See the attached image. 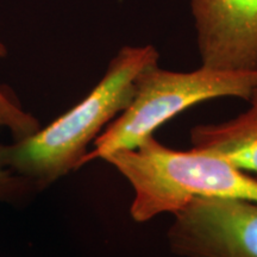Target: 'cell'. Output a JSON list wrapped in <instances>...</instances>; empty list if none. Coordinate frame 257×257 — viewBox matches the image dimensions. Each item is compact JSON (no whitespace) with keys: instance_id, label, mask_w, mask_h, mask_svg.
I'll use <instances>...</instances> for the list:
<instances>
[{"instance_id":"cell-1","label":"cell","mask_w":257,"mask_h":257,"mask_svg":"<svg viewBox=\"0 0 257 257\" xmlns=\"http://www.w3.org/2000/svg\"><path fill=\"white\" fill-rule=\"evenodd\" d=\"M157 63L153 46L121 48L81 101L30 136L0 144L3 163L38 192L79 169L88 147L133 101L141 73Z\"/></svg>"},{"instance_id":"cell-2","label":"cell","mask_w":257,"mask_h":257,"mask_svg":"<svg viewBox=\"0 0 257 257\" xmlns=\"http://www.w3.org/2000/svg\"><path fill=\"white\" fill-rule=\"evenodd\" d=\"M102 161L114 167L133 187L130 214L137 223L174 214L197 197L257 204V180L242 169L206 153L173 150L155 136Z\"/></svg>"},{"instance_id":"cell-3","label":"cell","mask_w":257,"mask_h":257,"mask_svg":"<svg viewBox=\"0 0 257 257\" xmlns=\"http://www.w3.org/2000/svg\"><path fill=\"white\" fill-rule=\"evenodd\" d=\"M257 89V70H218L201 66L188 73L154 64L136 80L133 101L95 138L81 167L111 154L135 149L176 114L199 102L234 96L248 101Z\"/></svg>"},{"instance_id":"cell-4","label":"cell","mask_w":257,"mask_h":257,"mask_svg":"<svg viewBox=\"0 0 257 257\" xmlns=\"http://www.w3.org/2000/svg\"><path fill=\"white\" fill-rule=\"evenodd\" d=\"M169 248L180 257H257V204L193 198L173 214Z\"/></svg>"},{"instance_id":"cell-5","label":"cell","mask_w":257,"mask_h":257,"mask_svg":"<svg viewBox=\"0 0 257 257\" xmlns=\"http://www.w3.org/2000/svg\"><path fill=\"white\" fill-rule=\"evenodd\" d=\"M201 66L257 70V0H191Z\"/></svg>"},{"instance_id":"cell-6","label":"cell","mask_w":257,"mask_h":257,"mask_svg":"<svg viewBox=\"0 0 257 257\" xmlns=\"http://www.w3.org/2000/svg\"><path fill=\"white\" fill-rule=\"evenodd\" d=\"M248 101V110L232 119L193 126L192 149L219 157L242 170L257 173V89Z\"/></svg>"},{"instance_id":"cell-7","label":"cell","mask_w":257,"mask_h":257,"mask_svg":"<svg viewBox=\"0 0 257 257\" xmlns=\"http://www.w3.org/2000/svg\"><path fill=\"white\" fill-rule=\"evenodd\" d=\"M8 127L14 140L35 134L41 127L34 115L25 112L8 87L0 86V130ZM38 191L29 180L16 174L0 157V202L21 205Z\"/></svg>"},{"instance_id":"cell-8","label":"cell","mask_w":257,"mask_h":257,"mask_svg":"<svg viewBox=\"0 0 257 257\" xmlns=\"http://www.w3.org/2000/svg\"><path fill=\"white\" fill-rule=\"evenodd\" d=\"M4 53H5V49H4V48H3L2 44H0V56L4 55Z\"/></svg>"}]
</instances>
